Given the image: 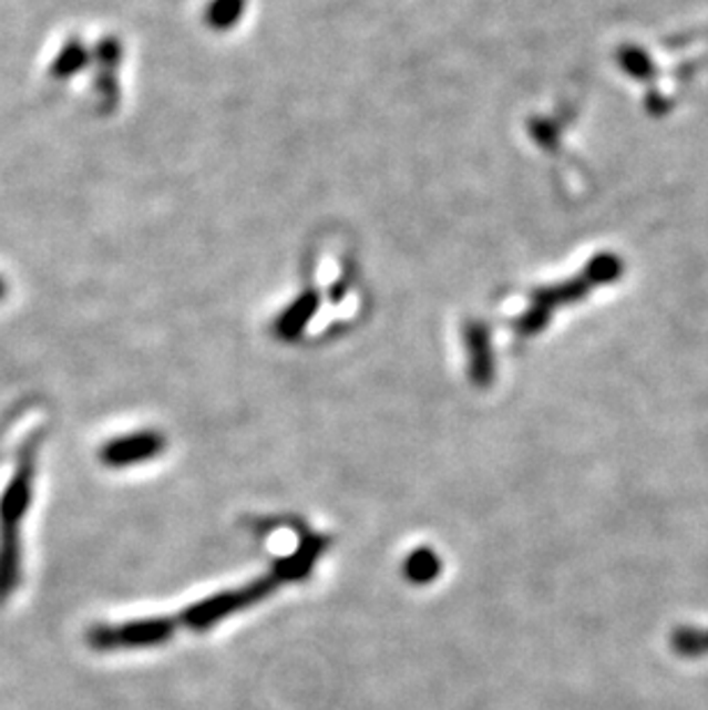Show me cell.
Instances as JSON below:
<instances>
[{"label":"cell","instance_id":"cell-1","mask_svg":"<svg viewBox=\"0 0 708 710\" xmlns=\"http://www.w3.org/2000/svg\"><path fill=\"white\" fill-rule=\"evenodd\" d=\"M175 621L155 616V619H136L122 626H92L85 635L88 646L95 651H125V648H150L168 641L175 632Z\"/></svg>","mask_w":708,"mask_h":710},{"label":"cell","instance_id":"cell-2","mask_svg":"<svg viewBox=\"0 0 708 710\" xmlns=\"http://www.w3.org/2000/svg\"><path fill=\"white\" fill-rule=\"evenodd\" d=\"M276 584H279V579L267 577V579H258V582H254L249 586H244V589L219 594V596H214L209 600H203V603L189 607L187 611H182L179 621H182V626H187V628H192L196 632H203V630L212 628L217 621L226 619V616H230V614H235V611H239L244 607L258 603L260 598L269 596L276 589Z\"/></svg>","mask_w":708,"mask_h":710},{"label":"cell","instance_id":"cell-3","mask_svg":"<svg viewBox=\"0 0 708 710\" xmlns=\"http://www.w3.org/2000/svg\"><path fill=\"white\" fill-rule=\"evenodd\" d=\"M35 444H30L19 467L3 490V497H0V536L19 534V524L28 513L30 502H33V481H35V457H33Z\"/></svg>","mask_w":708,"mask_h":710},{"label":"cell","instance_id":"cell-4","mask_svg":"<svg viewBox=\"0 0 708 710\" xmlns=\"http://www.w3.org/2000/svg\"><path fill=\"white\" fill-rule=\"evenodd\" d=\"M164 449H166V440L160 435V432L143 430V432H134V435L111 440L109 444L102 446L100 457L106 467L122 470V467L141 465V462H147V460H155Z\"/></svg>","mask_w":708,"mask_h":710},{"label":"cell","instance_id":"cell-5","mask_svg":"<svg viewBox=\"0 0 708 710\" xmlns=\"http://www.w3.org/2000/svg\"><path fill=\"white\" fill-rule=\"evenodd\" d=\"M21 579V543L19 534L0 536V603L8 600Z\"/></svg>","mask_w":708,"mask_h":710},{"label":"cell","instance_id":"cell-6","mask_svg":"<svg viewBox=\"0 0 708 710\" xmlns=\"http://www.w3.org/2000/svg\"><path fill=\"white\" fill-rule=\"evenodd\" d=\"M442 570L440 557L430 547L414 549L403 564V575L412 584H430Z\"/></svg>","mask_w":708,"mask_h":710},{"label":"cell","instance_id":"cell-7","mask_svg":"<svg viewBox=\"0 0 708 710\" xmlns=\"http://www.w3.org/2000/svg\"><path fill=\"white\" fill-rule=\"evenodd\" d=\"M242 10V0H214V6L209 8V21L214 25H230Z\"/></svg>","mask_w":708,"mask_h":710},{"label":"cell","instance_id":"cell-8","mask_svg":"<svg viewBox=\"0 0 708 710\" xmlns=\"http://www.w3.org/2000/svg\"><path fill=\"white\" fill-rule=\"evenodd\" d=\"M311 308H314L311 299H301L297 306H293V308H290V313H288V316H286V320H284V327H288L284 333H286V336H290V333L299 331L297 327H301V325H304V320L309 318Z\"/></svg>","mask_w":708,"mask_h":710},{"label":"cell","instance_id":"cell-9","mask_svg":"<svg viewBox=\"0 0 708 710\" xmlns=\"http://www.w3.org/2000/svg\"><path fill=\"white\" fill-rule=\"evenodd\" d=\"M83 63V51L79 47H70L63 55L58 58L55 63V74H72V70H76Z\"/></svg>","mask_w":708,"mask_h":710}]
</instances>
